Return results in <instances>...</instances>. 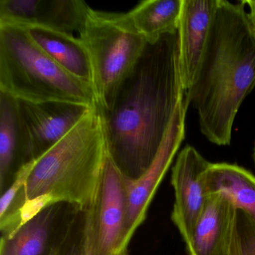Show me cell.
Here are the masks:
<instances>
[{"mask_svg": "<svg viewBox=\"0 0 255 255\" xmlns=\"http://www.w3.org/2000/svg\"><path fill=\"white\" fill-rule=\"evenodd\" d=\"M186 94L177 30L147 44L111 109L101 112L109 157L127 179L148 169Z\"/></svg>", "mask_w": 255, "mask_h": 255, "instance_id": "6da1fadb", "label": "cell"}, {"mask_svg": "<svg viewBox=\"0 0 255 255\" xmlns=\"http://www.w3.org/2000/svg\"><path fill=\"white\" fill-rule=\"evenodd\" d=\"M244 1L218 0L207 47L192 87L200 130L213 144H231L236 116L255 88V38Z\"/></svg>", "mask_w": 255, "mask_h": 255, "instance_id": "7a4b0ae2", "label": "cell"}, {"mask_svg": "<svg viewBox=\"0 0 255 255\" xmlns=\"http://www.w3.org/2000/svg\"><path fill=\"white\" fill-rule=\"evenodd\" d=\"M108 156L102 113L92 107L74 128L34 161L24 189L10 207L44 198L50 205L68 204L80 210L93 206Z\"/></svg>", "mask_w": 255, "mask_h": 255, "instance_id": "3957f363", "label": "cell"}, {"mask_svg": "<svg viewBox=\"0 0 255 255\" xmlns=\"http://www.w3.org/2000/svg\"><path fill=\"white\" fill-rule=\"evenodd\" d=\"M0 92L34 104L98 106L92 84L67 72L17 25L0 24Z\"/></svg>", "mask_w": 255, "mask_h": 255, "instance_id": "277c9868", "label": "cell"}, {"mask_svg": "<svg viewBox=\"0 0 255 255\" xmlns=\"http://www.w3.org/2000/svg\"><path fill=\"white\" fill-rule=\"evenodd\" d=\"M78 32L90 57L97 104L106 113L142 56L147 42L128 13L107 12L89 6Z\"/></svg>", "mask_w": 255, "mask_h": 255, "instance_id": "5b68a950", "label": "cell"}, {"mask_svg": "<svg viewBox=\"0 0 255 255\" xmlns=\"http://www.w3.org/2000/svg\"><path fill=\"white\" fill-rule=\"evenodd\" d=\"M189 105L186 94L177 107L165 139L148 169L137 180L127 179L128 207L122 249H128L134 233L146 219L153 196L184 139Z\"/></svg>", "mask_w": 255, "mask_h": 255, "instance_id": "8992f818", "label": "cell"}, {"mask_svg": "<svg viewBox=\"0 0 255 255\" xmlns=\"http://www.w3.org/2000/svg\"><path fill=\"white\" fill-rule=\"evenodd\" d=\"M127 207V178L108 156L92 207L95 255H113L124 249Z\"/></svg>", "mask_w": 255, "mask_h": 255, "instance_id": "52a82bcc", "label": "cell"}, {"mask_svg": "<svg viewBox=\"0 0 255 255\" xmlns=\"http://www.w3.org/2000/svg\"><path fill=\"white\" fill-rule=\"evenodd\" d=\"M210 164L195 147L186 145L171 170L174 190L171 220L184 243L190 237L210 196L205 182V172Z\"/></svg>", "mask_w": 255, "mask_h": 255, "instance_id": "ba28073f", "label": "cell"}, {"mask_svg": "<svg viewBox=\"0 0 255 255\" xmlns=\"http://www.w3.org/2000/svg\"><path fill=\"white\" fill-rule=\"evenodd\" d=\"M18 104L29 162L59 142L92 108L63 102Z\"/></svg>", "mask_w": 255, "mask_h": 255, "instance_id": "9c48e42d", "label": "cell"}, {"mask_svg": "<svg viewBox=\"0 0 255 255\" xmlns=\"http://www.w3.org/2000/svg\"><path fill=\"white\" fill-rule=\"evenodd\" d=\"M89 5L81 0H0V24L79 32Z\"/></svg>", "mask_w": 255, "mask_h": 255, "instance_id": "30bf717a", "label": "cell"}, {"mask_svg": "<svg viewBox=\"0 0 255 255\" xmlns=\"http://www.w3.org/2000/svg\"><path fill=\"white\" fill-rule=\"evenodd\" d=\"M218 0H183L178 26L183 87L193 84L210 36Z\"/></svg>", "mask_w": 255, "mask_h": 255, "instance_id": "8fae6325", "label": "cell"}, {"mask_svg": "<svg viewBox=\"0 0 255 255\" xmlns=\"http://www.w3.org/2000/svg\"><path fill=\"white\" fill-rule=\"evenodd\" d=\"M237 207L222 192L210 194L189 240L187 255H228Z\"/></svg>", "mask_w": 255, "mask_h": 255, "instance_id": "7c38bea8", "label": "cell"}, {"mask_svg": "<svg viewBox=\"0 0 255 255\" xmlns=\"http://www.w3.org/2000/svg\"><path fill=\"white\" fill-rule=\"evenodd\" d=\"M62 205L47 207L12 234L1 237L0 255H50L65 217Z\"/></svg>", "mask_w": 255, "mask_h": 255, "instance_id": "4fadbf2b", "label": "cell"}, {"mask_svg": "<svg viewBox=\"0 0 255 255\" xmlns=\"http://www.w3.org/2000/svg\"><path fill=\"white\" fill-rule=\"evenodd\" d=\"M29 163L18 101L0 92V192L9 187L19 171Z\"/></svg>", "mask_w": 255, "mask_h": 255, "instance_id": "5bb4252c", "label": "cell"}, {"mask_svg": "<svg viewBox=\"0 0 255 255\" xmlns=\"http://www.w3.org/2000/svg\"><path fill=\"white\" fill-rule=\"evenodd\" d=\"M23 27L32 41L58 65L71 75L92 86L93 74L90 57L80 38H76L69 32L38 26Z\"/></svg>", "mask_w": 255, "mask_h": 255, "instance_id": "9a60e30c", "label": "cell"}, {"mask_svg": "<svg viewBox=\"0 0 255 255\" xmlns=\"http://www.w3.org/2000/svg\"><path fill=\"white\" fill-rule=\"evenodd\" d=\"M209 194L222 192L237 210H243L255 222V176L235 164L211 163L205 172Z\"/></svg>", "mask_w": 255, "mask_h": 255, "instance_id": "2e32d148", "label": "cell"}, {"mask_svg": "<svg viewBox=\"0 0 255 255\" xmlns=\"http://www.w3.org/2000/svg\"><path fill=\"white\" fill-rule=\"evenodd\" d=\"M183 0H145L129 11L135 29L147 44L178 30Z\"/></svg>", "mask_w": 255, "mask_h": 255, "instance_id": "e0dca14e", "label": "cell"}, {"mask_svg": "<svg viewBox=\"0 0 255 255\" xmlns=\"http://www.w3.org/2000/svg\"><path fill=\"white\" fill-rule=\"evenodd\" d=\"M92 207L80 210L71 206V211L65 213L53 246V255H95Z\"/></svg>", "mask_w": 255, "mask_h": 255, "instance_id": "ac0fdd59", "label": "cell"}, {"mask_svg": "<svg viewBox=\"0 0 255 255\" xmlns=\"http://www.w3.org/2000/svg\"><path fill=\"white\" fill-rule=\"evenodd\" d=\"M228 255H255V222L241 210H237Z\"/></svg>", "mask_w": 255, "mask_h": 255, "instance_id": "d6986e66", "label": "cell"}, {"mask_svg": "<svg viewBox=\"0 0 255 255\" xmlns=\"http://www.w3.org/2000/svg\"><path fill=\"white\" fill-rule=\"evenodd\" d=\"M33 162L34 161L26 164L19 171L9 187L2 194V196L0 198V217H2L7 213L14 201H15L17 195L24 189Z\"/></svg>", "mask_w": 255, "mask_h": 255, "instance_id": "ffe728a7", "label": "cell"}, {"mask_svg": "<svg viewBox=\"0 0 255 255\" xmlns=\"http://www.w3.org/2000/svg\"><path fill=\"white\" fill-rule=\"evenodd\" d=\"M244 2L249 8V12H248V14H249L251 28L255 38V0H246Z\"/></svg>", "mask_w": 255, "mask_h": 255, "instance_id": "44dd1931", "label": "cell"}, {"mask_svg": "<svg viewBox=\"0 0 255 255\" xmlns=\"http://www.w3.org/2000/svg\"><path fill=\"white\" fill-rule=\"evenodd\" d=\"M113 255H128V249H121L119 252L115 253Z\"/></svg>", "mask_w": 255, "mask_h": 255, "instance_id": "7402d4cb", "label": "cell"}, {"mask_svg": "<svg viewBox=\"0 0 255 255\" xmlns=\"http://www.w3.org/2000/svg\"><path fill=\"white\" fill-rule=\"evenodd\" d=\"M253 157H254V161H255V148H254Z\"/></svg>", "mask_w": 255, "mask_h": 255, "instance_id": "603a6c76", "label": "cell"}, {"mask_svg": "<svg viewBox=\"0 0 255 255\" xmlns=\"http://www.w3.org/2000/svg\"><path fill=\"white\" fill-rule=\"evenodd\" d=\"M50 255H53V249H52V251H51V252H50Z\"/></svg>", "mask_w": 255, "mask_h": 255, "instance_id": "cb8c5ba5", "label": "cell"}]
</instances>
